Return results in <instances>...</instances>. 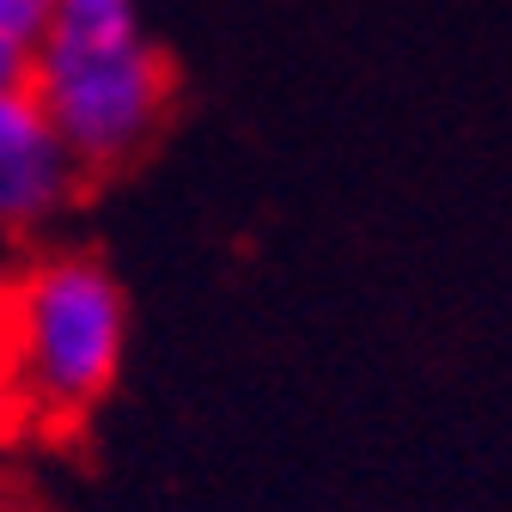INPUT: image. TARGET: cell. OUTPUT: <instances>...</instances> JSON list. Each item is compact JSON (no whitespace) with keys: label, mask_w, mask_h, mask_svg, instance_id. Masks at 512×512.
Returning a JSON list of instances; mask_svg holds the SVG:
<instances>
[{"label":"cell","mask_w":512,"mask_h":512,"mask_svg":"<svg viewBox=\"0 0 512 512\" xmlns=\"http://www.w3.org/2000/svg\"><path fill=\"white\" fill-rule=\"evenodd\" d=\"M128 299L86 250H55L0 287V391L31 421H86L122 372Z\"/></svg>","instance_id":"obj_2"},{"label":"cell","mask_w":512,"mask_h":512,"mask_svg":"<svg viewBox=\"0 0 512 512\" xmlns=\"http://www.w3.org/2000/svg\"><path fill=\"white\" fill-rule=\"evenodd\" d=\"M19 80H25V43L0 31V86H19Z\"/></svg>","instance_id":"obj_5"},{"label":"cell","mask_w":512,"mask_h":512,"mask_svg":"<svg viewBox=\"0 0 512 512\" xmlns=\"http://www.w3.org/2000/svg\"><path fill=\"white\" fill-rule=\"evenodd\" d=\"M0 512H13V506H0Z\"/></svg>","instance_id":"obj_6"},{"label":"cell","mask_w":512,"mask_h":512,"mask_svg":"<svg viewBox=\"0 0 512 512\" xmlns=\"http://www.w3.org/2000/svg\"><path fill=\"white\" fill-rule=\"evenodd\" d=\"M49 7L55 0H0V31H7L13 43H25V55H31V37L43 31Z\"/></svg>","instance_id":"obj_4"},{"label":"cell","mask_w":512,"mask_h":512,"mask_svg":"<svg viewBox=\"0 0 512 512\" xmlns=\"http://www.w3.org/2000/svg\"><path fill=\"white\" fill-rule=\"evenodd\" d=\"M19 86L86 177L141 159L171 116V61L141 0H55Z\"/></svg>","instance_id":"obj_1"},{"label":"cell","mask_w":512,"mask_h":512,"mask_svg":"<svg viewBox=\"0 0 512 512\" xmlns=\"http://www.w3.org/2000/svg\"><path fill=\"white\" fill-rule=\"evenodd\" d=\"M80 165L55 141V128L25 86H0V238L49 226L80 196Z\"/></svg>","instance_id":"obj_3"}]
</instances>
